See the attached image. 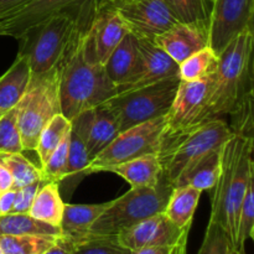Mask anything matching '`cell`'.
Wrapping results in <instances>:
<instances>
[{
    "instance_id": "obj_31",
    "label": "cell",
    "mask_w": 254,
    "mask_h": 254,
    "mask_svg": "<svg viewBox=\"0 0 254 254\" xmlns=\"http://www.w3.org/2000/svg\"><path fill=\"white\" fill-rule=\"evenodd\" d=\"M0 161L9 169L14 180V190L30 185L42 179L41 169L30 163L22 153L0 154Z\"/></svg>"
},
{
    "instance_id": "obj_3",
    "label": "cell",
    "mask_w": 254,
    "mask_h": 254,
    "mask_svg": "<svg viewBox=\"0 0 254 254\" xmlns=\"http://www.w3.org/2000/svg\"><path fill=\"white\" fill-rule=\"evenodd\" d=\"M98 4L99 0H84L68 11L50 17L19 39V54L27 56L32 74L59 64L77 36L88 31Z\"/></svg>"
},
{
    "instance_id": "obj_14",
    "label": "cell",
    "mask_w": 254,
    "mask_h": 254,
    "mask_svg": "<svg viewBox=\"0 0 254 254\" xmlns=\"http://www.w3.org/2000/svg\"><path fill=\"white\" fill-rule=\"evenodd\" d=\"M190 228H180L171 222L165 213H156L116 236L117 241L127 250L138 251L156 246L174 245L188 240Z\"/></svg>"
},
{
    "instance_id": "obj_6",
    "label": "cell",
    "mask_w": 254,
    "mask_h": 254,
    "mask_svg": "<svg viewBox=\"0 0 254 254\" xmlns=\"http://www.w3.org/2000/svg\"><path fill=\"white\" fill-rule=\"evenodd\" d=\"M16 109L24 150H35L42 129L55 116L61 113L57 67L39 74L31 73Z\"/></svg>"
},
{
    "instance_id": "obj_45",
    "label": "cell",
    "mask_w": 254,
    "mask_h": 254,
    "mask_svg": "<svg viewBox=\"0 0 254 254\" xmlns=\"http://www.w3.org/2000/svg\"><path fill=\"white\" fill-rule=\"evenodd\" d=\"M101 1L108 2V4H112V5H116V4H118V2L126 1V0H101Z\"/></svg>"
},
{
    "instance_id": "obj_35",
    "label": "cell",
    "mask_w": 254,
    "mask_h": 254,
    "mask_svg": "<svg viewBox=\"0 0 254 254\" xmlns=\"http://www.w3.org/2000/svg\"><path fill=\"white\" fill-rule=\"evenodd\" d=\"M72 254H131L121 246L116 236H87L74 243Z\"/></svg>"
},
{
    "instance_id": "obj_17",
    "label": "cell",
    "mask_w": 254,
    "mask_h": 254,
    "mask_svg": "<svg viewBox=\"0 0 254 254\" xmlns=\"http://www.w3.org/2000/svg\"><path fill=\"white\" fill-rule=\"evenodd\" d=\"M208 21L178 22L153 41L178 64L208 46Z\"/></svg>"
},
{
    "instance_id": "obj_41",
    "label": "cell",
    "mask_w": 254,
    "mask_h": 254,
    "mask_svg": "<svg viewBox=\"0 0 254 254\" xmlns=\"http://www.w3.org/2000/svg\"><path fill=\"white\" fill-rule=\"evenodd\" d=\"M30 0H0V21L21 10Z\"/></svg>"
},
{
    "instance_id": "obj_47",
    "label": "cell",
    "mask_w": 254,
    "mask_h": 254,
    "mask_svg": "<svg viewBox=\"0 0 254 254\" xmlns=\"http://www.w3.org/2000/svg\"><path fill=\"white\" fill-rule=\"evenodd\" d=\"M241 254H246V252H245V251H242V252H241Z\"/></svg>"
},
{
    "instance_id": "obj_27",
    "label": "cell",
    "mask_w": 254,
    "mask_h": 254,
    "mask_svg": "<svg viewBox=\"0 0 254 254\" xmlns=\"http://www.w3.org/2000/svg\"><path fill=\"white\" fill-rule=\"evenodd\" d=\"M51 236L60 237V226L36 220L29 213H7L0 216V236Z\"/></svg>"
},
{
    "instance_id": "obj_25",
    "label": "cell",
    "mask_w": 254,
    "mask_h": 254,
    "mask_svg": "<svg viewBox=\"0 0 254 254\" xmlns=\"http://www.w3.org/2000/svg\"><path fill=\"white\" fill-rule=\"evenodd\" d=\"M202 191L191 186L174 188L165 206L166 217L180 228H191L193 213Z\"/></svg>"
},
{
    "instance_id": "obj_4",
    "label": "cell",
    "mask_w": 254,
    "mask_h": 254,
    "mask_svg": "<svg viewBox=\"0 0 254 254\" xmlns=\"http://www.w3.org/2000/svg\"><path fill=\"white\" fill-rule=\"evenodd\" d=\"M253 30L233 39L218 55V66L211 81L205 121L230 116L253 93Z\"/></svg>"
},
{
    "instance_id": "obj_22",
    "label": "cell",
    "mask_w": 254,
    "mask_h": 254,
    "mask_svg": "<svg viewBox=\"0 0 254 254\" xmlns=\"http://www.w3.org/2000/svg\"><path fill=\"white\" fill-rule=\"evenodd\" d=\"M109 202L97 205H72L64 202L62 220L60 223L61 236L77 243L87 237L92 223L108 207Z\"/></svg>"
},
{
    "instance_id": "obj_44",
    "label": "cell",
    "mask_w": 254,
    "mask_h": 254,
    "mask_svg": "<svg viewBox=\"0 0 254 254\" xmlns=\"http://www.w3.org/2000/svg\"><path fill=\"white\" fill-rule=\"evenodd\" d=\"M14 190V180L9 169L0 161V193Z\"/></svg>"
},
{
    "instance_id": "obj_26",
    "label": "cell",
    "mask_w": 254,
    "mask_h": 254,
    "mask_svg": "<svg viewBox=\"0 0 254 254\" xmlns=\"http://www.w3.org/2000/svg\"><path fill=\"white\" fill-rule=\"evenodd\" d=\"M64 202L60 195L59 184L45 181L37 191L29 215L42 222L52 226H60L64 213Z\"/></svg>"
},
{
    "instance_id": "obj_42",
    "label": "cell",
    "mask_w": 254,
    "mask_h": 254,
    "mask_svg": "<svg viewBox=\"0 0 254 254\" xmlns=\"http://www.w3.org/2000/svg\"><path fill=\"white\" fill-rule=\"evenodd\" d=\"M73 246V242H71V241L67 240V238L60 236V237L57 238L56 243L44 254H72Z\"/></svg>"
},
{
    "instance_id": "obj_28",
    "label": "cell",
    "mask_w": 254,
    "mask_h": 254,
    "mask_svg": "<svg viewBox=\"0 0 254 254\" xmlns=\"http://www.w3.org/2000/svg\"><path fill=\"white\" fill-rule=\"evenodd\" d=\"M217 66L218 55L207 46L179 64V76L183 81H212Z\"/></svg>"
},
{
    "instance_id": "obj_10",
    "label": "cell",
    "mask_w": 254,
    "mask_h": 254,
    "mask_svg": "<svg viewBox=\"0 0 254 254\" xmlns=\"http://www.w3.org/2000/svg\"><path fill=\"white\" fill-rule=\"evenodd\" d=\"M210 86L211 81L190 82L180 79L175 98L165 116L161 149L178 136L205 123V109Z\"/></svg>"
},
{
    "instance_id": "obj_20",
    "label": "cell",
    "mask_w": 254,
    "mask_h": 254,
    "mask_svg": "<svg viewBox=\"0 0 254 254\" xmlns=\"http://www.w3.org/2000/svg\"><path fill=\"white\" fill-rule=\"evenodd\" d=\"M104 171L119 175L133 189L154 188L163 179V168L158 154H149L119 165L109 166Z\"/></svg>"
},
{
    "instance_id": "obj_12",
    "label": "cell",
    "mask_w": 254,
    "mask_h": 254,
    "mask_svg": "<svg viewBox=\"0 0 254 254\" xmlns=\"http://www.w3.org/2000/svg\"><path fill=\"white\" fill-rule=\"evenodd\" d=\"M113 6L138 39L153 40L179 22L164 0H126Z\"/></svg>"
},
{
    "instance_id": "obj_1",
    "label": "cell",
    "mask_w": 254,
    "mask_h": 254,
    "mask_svg": "<svg viewBox=\"0 0 254 254\" xmlns=\"http://www.w3.org/2000/svg\"><path fill=\"white\" fill-rule=\"evenodd\" d=\"M253 139L232 135L222 146L221 171L211 189V217L232 245H235L237 218L248 185L254 179Z\"/></svg>"
},
{
    "instance_id": "obj_7",
    "label": "cell",
    "mask_w": 254,
    "mask_h": 254,
    "mask_svg": "<svg viewBox=\"0 0 254 254\" xmlns=\"http://www.w3.org/2000/svg\"><path fill=\"white\" fill-rule=\"evenodd\" d=\"M232 135L230 126L222 118H215L178 136L159 154L163 178L174 186L186 169L207 153L223 146Z\"/></svg>"
},
{
    "instance_id": "obj_11",
    "label": "cell",
    "mask_w": 254,
    "mask_h": 254,
    "mask_svg": "<svg viewBox=\"0 0 254 254\" xmlns=\"http://www.w3.org/2000/svg\"><path fill=\"white\" fill-rule=\"evenodd\" d=\"M254 0H213L208 25V47L220 55L233 39L253 30Z\"/></svg>"
},
{
    "instance_id": "obj_13",
    "label": "cell",
    "mask_w": 254,
    "mask_h": 254,
    "mask_svg": "<svg viewBox=\"0 0 254 254\" xmlns=\"http://www.w3.org/2000/svg\"><path fill=\"white\" fill-rule=\"evenodd\" d=\"M128 32L116 7L99 0L96 15L84 35V55L93 64L104 66L113 50Z\"/></svg>"
},
{
    "instance_id": "obj_16",
    "label": "cell",
    "mask_w": 254,
    "mask_h": 254,
    "mask_svg": "<svg viewBox=\"0 0 254 254\" xmlns=\"http://www.w3.org/2000/svg\"><path fill=\"white\" fill-rule=\"evenodd\" d=\"M139 67L135 76L127 83L116 87L117 93L141 88L169 77L179 76V64L153 40L138 39Z\"/></svg>"
},
{
    "instance_id": "obj_5",
    "label": "cell",
    "mask_w": 254,
    "mask_h": 254,
    "mask_svg": "<svg viewBox=\"0 0 254 254\" xmlns=\"http://www.w3.org/2000/svg\"><path fill=\"white\" fill-rule=\"evenodd\" d=\"M173 189L164 178L154 188H131L123 196L109 201L87 236H118L140 221L164 212Z\"/></svg>"
},
{
    "instance_id": "obj_32",
    "label": "cell",
    "mask_w": 254,
    "mask_h": 254,
    "mask_svg": "<svg viewBox=\"0 0 254 254\" xmlns=\"http://www.w3.org/2000/svg\"><path fill=\"white\" fill-rule=\"evenodd\" d=\"M254 179L248 185L245 198L241 205L237 218V231L233 247L238 251H245L246 242L254 237Z\"/></svg>"
},
{
    "instance_id": "obj_30",
    "label": "cell",
    "mask_w": 254,
    "mask_h": 254,
    "mask_svg": "<svg viewBox=\"0 0 254 254\" xmlns=\"http://www.w3.org/2000/svg\"><path fill=\"white\" fill-rule=\"evenodd\" d=\"M69 130H71V121H68L62 113L55 116L45 126V128L40 133L36 148H35V150L39 154L41 166L46 163L52 151L57 148V145L61 143L64 135L69 133Z\"/></svg>"
},
{
    "instance_id": "obj_46",
    "label": "cell",
    "mask_w": 254,
    "mask_h": 254,
    "mask_svg": "<svg viewBox=\"0 0 254 254\" xmlns=\"http://www.w3.org/2000/svg\"><path fill=\"white\" fill-rule=\"evenodd\" d=\"M207 1H208V2H211V4H212V1H213V0H207Z\"/></svg>"
},
{
    "instance_id": "obj_43",
    "label": "cell",
    "mask_w": 254,
    "mask_h": 254,
    "mask_svg": "<svg viewBox=\"0 0 254 254\" xmlns=\"http://www.w3.org/2000/svg\"><path fill=\"white\" fill-rule=\"evenodd\" d=\"M16 190H9L0 193V216L11 213Z\"/></svg>"
},
{
    "instance_id": "obj_18",
    "label": "cell",
    "mask_w": 254,
    "mask_h": 254,
    "mask_svg": "<svg viewBox=\"0 0 254 254\" xmlns=\"http://www.w3.org/2000/svg\"><path fill=\"white\" fill-rule=\"evenodd\" d=\"M83 1L84 0H30L16 14L0 21V35L19 40L50 17L68 11Z\"/></svg>"
},
{
    "instance_id": "obj_15",
    "label": "cell",
    "mask_w": 254,
    "mask_h": 254,
    "mask_svg": "<svg viewBox=\"0 0 254 254\" xmlns=\"http://www.w3.org/2000/svg\"><path fill=\"white\" fill-rule=\"evenodd\" d=\"M91 118L92 109H89L78 114L71 121L66 175L59 183L60 195L61 197L64 196L66 201H69L79 184L88 175L87 170L91 160L87 153V134H88Z\"/></svg>"
},
{
    "instance_id": "obj_29",
    "label": "cell",
    "mask_w": 254,
    "mask_h": 254,
    "mask_svg": "<svg viewBox=\"0 0 254 254\" xmlns=\"http://www.w3.org/2000/svg\"><path fill=\"white\" fill-rule=\"evenodd\" d=\"M59 237L51 236H0L2 254H44L56 243Z\"/></svg>"
},
{
    "instance_id": "obj_33",
    "label": "cell",
    "mask_w": 254,
    "mask_h": 254,
    "mask_svg": "<svg viewBox=\"0 0 254 254\" xmlns=\"http://www.w3.org/2000/svg\"><path fill=\"white\" fill-rule=\"evenodd\" d=\"M179 22H198L210 20L211 2L207 0H164Z\"/></svg>"
},
{
    "instance_id": "obj_24",
    "label": "cell",
    "mask_w": 254,
    "mask_h": 254,
    "mask_svg": "<svg viewBox=\"0 0 254 254\" xmlns=\"http://www.w3.org/2000/svg\"><path fill=\"white\" fill-rule=\"evenodd\" d=\"M119 133L121 129L116 117L104 104H99L92 109V118L87 134V153L89 160L106 149Z\"/></svg>"
},
{
    "instance_id": "obj_34",
    "label": "cell",
    "mask_w": 254,
    "mask_h": 254,
    "mask_svg": "<svg viewBox=\"0 0 254 254\" xmlns=\"http://www.w3.org/2000/svg\"><path fill=\"white\" fill-rule=\"evenodd\" d=\"M24 151L19 126L17 109L14 107L0 117V154H17Z\"/></svg>"
},
{
    "instance_id": "obj_48",
    "label": "cell",
    "mask_w": 254,
    "mask_h": 254,
    "mask_svg": "<svg viewBox=\"0 0 254 254\" xmlns=\"http://www.w3.org/2000/svg\"><path fill=\"white\" fill-rule=\"evenodd\" d=\"M0 254H2V252H1V248H0Z\"/></svg>"
},
{
    "instance_id": "obj_39",
    "label": "cell",
    "mask_w": 254,
    "mask_h": 254,
    "mask_svg": "<svg viewBox=\"0 0 254 254\" xmlns=\"http://www.w3.org/2000/svg\"><path fill=\"white\" fill-rule=\"evenodd\" d=\"M44 183H45L44 179H40V180L35 181V183L30 184V185L24 186V188L21 189H17L11 212L12 213H29L32 202H34L35 196H36L37 191L40 190V188L44 185Z\"/></svg>"
},
{
    "instance_id": "obj_38",
    "label": "cell",
    "mask_w": 254,
    "mask_h": 254,
    "mask_svg": "<svg viewBox=\"0 0 254 254\" xmlns=\"http://www.w3.org/2000/svg\"><path fill=\"white\" fill-rule=\"evenodd\" d=\"M230 245L232 243L230 242L225 231L217 223L210 221L197 254H227Z\"/></svg>"
},
{
    "instance_id": "obj_9",
    "label": "cell",
    "mask_w": 254,
    "mask_h": 254,
    "mask_svg": "<svg viewBox=\"0 0 254 254\" xmlns=\"http://www.w3.org/2000/svg\"><path fill=\"white\" fill-rule=\"evenodd\" d=\"M164 127L165 116L121 131L106 149L92 159L87 170L88 175L149 154L159 155L163 145Z\"/></svg>"
},
{
    "instance_id": "obj_37",
    "label": "cell",
    "mask_w": 254,
    "mask_h": 254,
    "mask_svg": "<svg viewBox=\"0 0 254 254\" xmlns=\"http://www.w3.org/2000/svg\"><path fill=\"white\" fill-rule=\"evenodd\" d=\"M231 126L230 129L233 135L241 138H252L254 130V116H253V93L245 97L237 108L230 114Z\"/></svg>"
},
{
    "instance_id": "obj_8",
    "label": "cell",
    "mask_w": 254,
    "mask_h": 254,
    "mask_svg": "<svg viewBox=\"0 0 254 254\" xmlns=\"http://www.w3.org/2000/svg\"><path fill=\"white\" fill-rule=\"evenodd\" d=\"M180 84V76L169 77L141 88L117 93L104 106L116 117L121 131L168 114Z\"/></svg>"
},
{
    "instance_id": "obj_23",
    "label": "cell",
    "mask_w": 254,
    "mask_h": 254,
    "mask_svg": "<svg viewBox=\"0 0 254 254\" xmlns=\"http://www.w3.org/2000/svg\"><path fill=\"white\" fill-rule=\"evenodd\" d=\"M222 146L210 151L186 169L174 183L173 188L191 186L201 191L211 190L216 185L221 171Z\"/></svg>"
},
{
    "instance_id": "obj_21",
    "label": "cell",
    "mask_w": 254,
    "mask_h": 254,
    "mask_svg": "<svg viewBox=\"0 0 254 254\" xmlns=\"http://www.w3.org/2000/svg\"><path fill=\"white\" fill-rule=\"evenodd\" d=\"M31 78L29 59L19 54L14 64L0 77V117L17 106Z\"/></svg>"
},
{
    "instance_id": "obj_2",
    "label": "cell",
    "mask_w": 254,
    "mask_h": 254,
    "mask_svg": "<svg viewBox=\"0 0 254 254\" xmlns=\"http://www.w3.org/2000/svg\"><path fill=\"white\" fill-rule=\"evenodd\" d=\"M84 35L79 34L57 64L61 113L68 121L116 96V86L104 67L93 64L83 51Z\"/></svg>"
},
{
    "instance_id": "obj_40",
    "label": "cell",
    "mask_w": 254,
    "mask_h": 254,
    "mask_svg": "<svg viewBox=\"0 0 254 254\" xmlns=\"http://www.w3.org/2000/svg\"><path fill=\"white\" fill-rule=\"evenodd\" d=\"M186 245H188V240H184L181 242L174 243V245L143 248V250L134 251L131 254H188L186 253Z\"/></svg>"
},
{
    "instance_id": "obj_36",
    "label": "cell",
    "mask_w": 254,
    "mask_h": 254,
    "mask_svg": "<svg viewBox=\"0 0 254 254\" xmlns=\"http://www.w3.org/2000/svg\"><path fill=\"white\" fill-rule=\"evenodd\" d=\"M68 145L69 133L64 135L61 143L57 145V148L49 156L46 163L40 168L41 169L42 179L45 181H52V183L59 184L64 178L67 170V161H68Z\"/></svg>"
},
{
    "instance_id": "obj_19",
    "label": "cell",
    "mask_w": 254,
    "mask_h": 254,
    "mask_svg": "<svg viewBox=\"0 0 254 254\" xmlns=\"http://www.w3.org/2000/svg\"><path fill=\"white\" fill-rule=\"evenodd\" d=\"M138 37L128 32L104 64V71L114 86L127 83L135 76L139 67Z\"/></svg>"
}]
</instances>
